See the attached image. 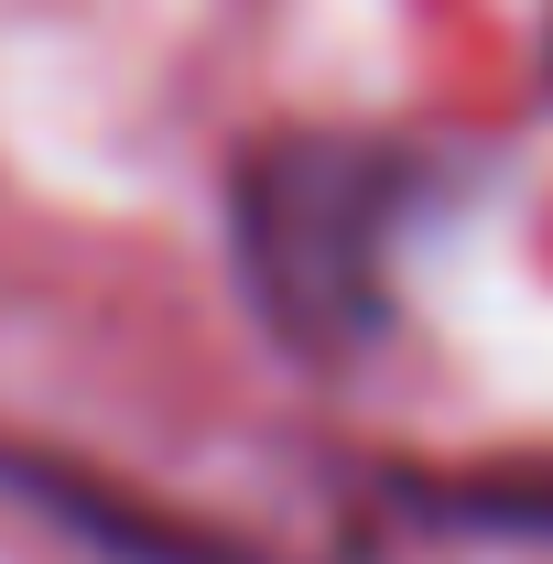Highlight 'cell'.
Here are the masks:
<instances>
[{"label":"cell","mask_w":553,"mask_h":564,"mask_svg":"<svg viewBox=\"0 0 553 564\" xmlns=\"http://www.w3.org/2000/svg\"><path fill=\"white\" fill-rule=\"evenodd\" d=\"M391 217H402L391 152L347 131H293L239 163L228 239H239V272H250V304L272 315V337H293L304 358H347L380 326Z\"/></svg>","instance_id":"cell-1"}]
</instances>
